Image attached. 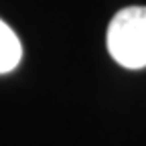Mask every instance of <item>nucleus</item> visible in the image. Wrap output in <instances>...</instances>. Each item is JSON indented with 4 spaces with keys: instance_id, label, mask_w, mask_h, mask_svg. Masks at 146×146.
Here are the masks:
<instances>
[{
    "instance_id": "2",
    "label": "nucleus",
    "mask_w": 146,
    "mask_h": 146,
    "mask_svg": "<svg viewBox=\"0 0 146 146\" xmlns=\"http://www.w3.org/2000/svg\"><path fill=\"white\" fill-rule=\"evenodd\" d=\"M21 59H23L21 41L4 21H0V75L16 69Z\"/></svg>"
},
{
    "instance_id": "1",
    "label": "nucleus",
    "mask_w": 146,
    "mask_h": 146,
    "mask_svg": "<svg viewBox=\"0 0 146 146\" xmlns=\"http://www.w3.org/2000/svg\"><path fill=\"white\" fill-rule=\"evenodd\" d=\"M108 51L126 69L146 67V6H128L116 12L106 35Z\"/></svg>"
}]
</instances>
